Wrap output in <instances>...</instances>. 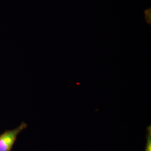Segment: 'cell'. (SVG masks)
<instances>
[{"mask_svg":"<svg viewBox=\"0 0 151 151\" xmlns=\"http://www.w3.org/2000/svg\"><path fill=\"white\" fill-rule=\"evenodd\" d=\"M27 127V125L22 123L16 129L7 131L0 135V151H11L17 136Z\"/></svg>","mask_w":151,"mask_h":151,"instance_id":"cell-1","label":"cell"},{"mask_svg":"<svg viewBox=\"0 0 151 151\" xmlns=\"http://www.w3.org/2000/svg\"><path fill=\"white\" fill-rule=\"evenodd\" d=\"M146 148L145 151H151V126L149 125L147 128Z\"/></svg>","mask_w":151,"mask_h":151,"instance_id":"cell-2","label":"cell"}]
</instances>
